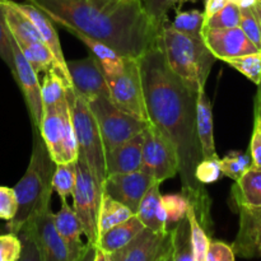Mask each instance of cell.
I'll list each match as a JSON object with an SVG mask.
<instances>
[{
  "label": "cell",
  "instance_id": "obj_1",
  "mask_svg": "<svg viewBox=\"0 0 261 261\" xmlns=\"http://www.w3.org/2000/svg\"><path fill=\"white\" fill-rule=\"evenodd\" d=\"M148 119L173 145L178 154L182 193L190 200L204 228H211V201L195 177L203 160L198 137V92L178 78L166 63L160 45L139 59Z\"/></svg>",
  "mask_w": 261,
  "mask_h": 261
},
{
  "label": "cell",
  "instance_id": "obj_2",
  "mask_svg": "<svg viewBox=\"0 0 261 261\" xmlns=\"http://www.w3.org/2000/svg\"><path fill=\"white\" fill-rule=\"evenodd\" d=\"M63 28L106 43L124 58L140 59L157 45L162 25L147 14L142 0H28Z\"/></svg>",
  "mask_w": 261,
  "mask_h": 261
},
{
  "label": "cell",
  "instance_id": "obj_3",
  "mask_svg": "<svg viewBox=\"0 0 261 261\" xmlns=\"http://www.w3.org/2000/svg\"><path fill=\"white\" fill-rule=\"evenodd\" d=\"M56 163L38 129H33V148L30 165L23 177L14 186L18 199V212L14 219L8 222V232L18 233L28 222L35 218L42 206L51 203L53 176Z\"/></svg>",
  "mask_w": 261,
  "mask_h": 261
},
{
  "label": "cell",
  "instance_id": "obj_4",
  "mask_svg": "<svg viewBox=\"0 0 261 261\" xmlns=\"http://www.w3.org/2000/svg\"><path fill=\"white\" fill-rule=\"evenodd\" d=\"M158 45L165 54L171 70L191 89H205L206 81L217 58L203 38H195L178 32L165 20L161 28Z\"/></svg>",
  "mask_w": 261,
  "mask_h": 261
},
{
  "label": "cell",
  "instance_id": "obj_5",
  "mask_svg": "<svg viewBox=\"0 0 261 261\" xmlns=\"http://www.w3.org/2000/svg\"><path fill=\"white\" fill-rule=\"evenodd\" d=\"M66 97L70 105L79 154L86 160L87 165L103 189V182L107 177L106 150L96 117L89 107L88 101L76 93L74 87H69Z\"/></svg>",
  "mask_w": 261,
  "mask_h": 261
},
{
  "label": "cell",
  "instance_id": "obj_6",
  "mask_svg": "<svg viewBox=\"0 0 261 261\" xmlns=\"http://www.w3.org/2000/svg\"><path fill=\"white\" fill-rule=\"evenodd\" d=\"M103 189L96 176L79 154L76 160V182L73 193V209L83 228L87 244L98 242V217Z\"/></svg>",
  "mask_w": 261,
  "mask_h": 261
},
{
  "label": "cell",
  "instance_id": "obj_7",
  "mask_svg": "<svg viewBox=\"0 0 261 261\" xmlns=\"http://www.w3.org/2000/svg\"><path fill=\"white\" fill-rule=\"evenodd\" d=\"M88 103L98 124L106 153L137 137L149 125V121H143L120 110L107 97H96Z\"/></svg>",
  "mask_w": 261,
  "mask_h": 261
},
{
  "label": "cell",
  "instance_id": "obj_8",
  "mask_svg": "<svg viewBox=\"0 0 261 261\" xmlns=\"http://www.w3.org/2000/svg\"><path fill=\"white\" fill-rule=\"evenodd\" d=\"M106 79L110 88V99L115 106L137 119L149 121L139 59L126 58L124 66L117 73L106 76Z\"/></svg>",
  "mask_w": 261,
  "mask_h": 261
},
{
  "label": "cell",
  "instance_id": "obj_9",
  "mask_svg": "<svg viewBox=\"0 0 261 261\" xmlns=\"http://www.w3.org/2000/svg\"><path fill=\"white\" fill-rule=\"evenodd\" d=\"M180 170L175 145L149 122L144 130L142 170L157 182L175 177Z\"/></svg>",
  "mask_w": 261,
  "mask_h": 261
},
{
  "label": "cell",
  "instance_id": "obj_10",
  "mask_svg": "<svg viewBox=\"0 0 261 261\" xmlns=\"http://www.w3.org/2000/svg\"><path fill=\"white\" fill-rule=\"evenodd\" d=\"M110 255L116 261H171L172 229L154 232L145 228L127 246Z\"/></svg>",
  "mask_w": 261,
  "mask_h": 261
},
{
  "label": "cell",
  "instance_id": "obj_11",
  "mask_svg": "<svg viewBox=\"0 0 261 261\" xmlns=\"http://www.w3.org/2000/svg\"><path fill=\"white\" fill-rule=\"evenodd\" d=\"M13 58H14V69L12 70L23 97L27 105L28 114L32 121L33 129H40L43 116V103L41 96V83L38 74L31 66L27 59L23 56L19 46L12 37Z\"/></svg>",
  "mask_w": 261,
  "mask_h": 261
},
{
  "label": "cell",
  "instance_id": "obj_12",
  "mask_svg": "<svg viewBox=\"0 0 261 261\" xmlns=\"http://www.w3.org/2000/svg\"><path fill=\"white\" fill-rule=\"evenodd\" d=\"M71 83L76 93L87 101L96 97L110 98V88L101 66L92 55L78 60L66 61Z\"/></svg>",
  "mask_w": 261,
  "mask_h": 261
},
{
  "label": "cell",
  "instance_id": "obj_13",
  "mask_svg": "<svg viewBox=\"0 0 261 261\" xmlns=\"http://www.w3.org/2000/svg\"><path fill=\"white\" fill-rule=\"evenodd\" d=\"M203 40L217 60L222 61L261 51L247 38L240 27L227 28V30L204 28Z\"/></svg>",
  "mask_w": 261,
  "mask_h": 261
},
{
  "label": "cell",
  "instance_id": "obj_14",
  "mask_svg": "<svg viewBox=\"0 0 261 261\" xmlns=\"http://www.w3.org/2000/svg\"><path fill=\"white\" fill-rule=\"evenodd\" d=\"M153 182L154 180L143 171L109 175L103 182V193L126 205L137 214L140 201Z\"/></svg>",
  "mask_w": 261,
  "mask_h": 261
},
{
  "label": "cell",
  "instance_id": "obj_15",
  "mask_svg": "<svg viewBox=\"0 0 261 261\" xmlns=\"http://www.w3.org/2000/svg\"><path fill=\"white\" fill-rule=\"evenodd\" d=\"M31 223L35 231L41 261H69V252L65 242L63 241L55 227L51 203L42 206Z\"/></svg>",
  "mask_w": 261,
  "mask_h": 261
},
{
  "label": "cell",
  "instance_id": "obj_16",
  "mask_svg": "<svg viewBox=\"0 0 261 261\" xmlns=\"http://www.w3.org/2000/svg\"><path fill=\"white\" fill-rule=\"evenodd\" d=\"M240 227L232 247L245 259L261 257V208H239Z\"/></svg>",
  "mask_w": 261,
  "mask_h": 261
},
{
  "label": "cell",
  "instance_id": "obj_17",
  "mask_svg": "<svg viewBox=\"0 0 261 261\" xmlns=\"http://www.w3.org/2000/svg\"><path fill=\"white\" fill-rule=\"evenodd\" d=\"M13 4H14V7L17 8L18 10H20L25 17L30 18L31 22L35 24L38 33H40L41 37H42V41L46 43V46L50 48L51 53H53L54 56L56 58V61H58L61 74H63L64 78L68 81V83L73 87L70 74H69L68 70V65H66L65 56H64L63 48H61L60 41H59V36L58 33H56V30L55 27H54L53 20L50 19V17H48L46 13H43L41 9H38L36 5L31 4V3L13 2Z\"/></svg>",
  "mask_w": 261,
  "mask_h": 261
},
{
  "label": "cell",
  "instance_id": "obj_18",
  "mask_svg": "<svg viewBox=\"0 0 261 261\" xmlns=\"http://www.w3.org/2000/svg\"><path fill=\"white\" fill-rule=\"evenodd\" d=\"M55 227L63 241L65 242L69 252V261H79L86 252L88 244L82 242V234H84L82 224L66 199H61V206L56 214H54Z\"/></svg>",
  "mask_w": 261,
  "mask_h": 261
},
{
  "label": "cell",
  "instance_id": "obj_19",
  "mask_svg": "<svg viewBox=\"0 0 261 261\" xmlns=\"http://www.w3.org/2000/svg\"><path fill=\"white\" fill-rule=\"evenodd\" d=\"M144 132L106 153L107 176L132 173L142 170Z\"/></svg>",
  "mask_w": 261,
  "mask_h": 261
},
{
  "label": "cell",
  "instance_id": "obj_20",
  "mask_svg": "<svg viewBox=\"0 0 261 261\" xmlns=\"http://www.w3.org/2000/svg\"><path fill=\"white\" fill-rule=\"evenodd\" d=\"M161 182L152 184L149 190L144 195L137 211V217L142 221L145 228L154 232L168 231L167 218L163 208L162 195H161Z\"/></svg>",
  "mask_w": 261,
  "mask_h": 261
},
{
  "label": "cell",
  "instance_id": "obj_21",
  "mask_svg": "<svg viewBox=\"0 0 261 261\" xmlns=\"http://www.w3.org/2000/svg\"><path fill=\"white\" fill-rule=\"evenodd\" d=\"M144 229V224L142 223V221L135 214L134 217L127 219L126 222H122V223L112 227L106 233L102 234L98 239L96 247L107 255L114 254V252L127 246Z\"/></svg>",
  "mask_w": 261,
  "mask_h": 261
},
{
  "label": "cell",
  "instance_id": "obj_22",
  "mask_svg": "<svg viewBox=\"0 0 261 261\" xmlns=\"http://www.w3.org/2000/svg\"><path fill=\"white\" fill-rule=\"evenodd\" d=\"M196 112H198V122H196V125H198V137L203 158H219L216 150V142H214L212 103L209 97L206 96L205 89H200L198 92Z\"/></svg>",
  "mask_w": 261,
  "mask_h": 261
},
{
  "label": "cell",
  "instance_id": "obj_23",
  "mask_svg": "<svg viewBox=\"0 0 261 261\" xmlns=\"http://www.w3.org/2000/svg\"><path fill=\"white\" fill-rule=\"evenodd\" d=\"M41 137L47 147L51 158L56 165L64 163V145H63V122L59 115L58 107L43 109L42 121L40 126Z\"/></svg>",
  "mask_w": 261,
  "mask_h": 261
},
{
  "label": "cell",
  "instance_id": "obj_24",
  "mask_svg": "<svg viewBox=\"0 0 261 261\" xmlns=\"http://www.w3.org/2000/svg\"><path fill=\"white\" fill-rule=\"evenodd\" d=\"M65 30L88 47L91 55L96 59L97 63L101 66L105 76H110L112 74L117 73L124 66L125 59L126 58L119 55L116 51L112 50L106 43L101 42L98 40H94V38L89 37V36L84 35V33L79 32V31L73 30V28H65Z\"/></svg>",
  "mask_w": 261,
  "mask_h": 261
},
{
  "label": "cell",
  "instance_id": "obj_25",
  "mask_svg": "<svg viewBox=\"0 0 261 261\" xmlns=\"http://www.w3.org/2000/svg\"><path fill=\"white\" fill-rule=\"evenodd\" d=\"M232 198L239 208H261V170L251 167L232 188Z\"/></svg>",
  "mask_w": 261,
  "mask_h": 261
},
{
  "label": "cell",
  "instance_id": "obj_26",
  "mask_svg": "<svg viewBox=\"0 0 261 261\" xmlns=\"http://www.w3.org/2000/svg\"><path fill=\"white\" fill-rule=\"evenodd\" d=\"M5 19H7L8 28L18 45L31 42H43L42 37L38 33L37 28L35 27L30 18L25 17L20 10L14 7L12 0H5Z\"/></svg>",
  "mask_w": 261,
  "mask_h": 261
},
{
  "label": "cell",
  "instance_id": "obj_27",
  "mask_svg": "<svg viewBox=\"0 0 261 261\" xmlns=\"http://www.w3.org/2000/svg\"><path fill=\"white\" fill-rule=\"evenodd\" d=\"M135 213L126 205H124L120 201L115 200L110 195L103 193L101 201V209H99L98 217V234L99 237L103 233H106L109 229L117 224L126 222L132 217H134ZM98 237V239H99Z\"/></svg>",
  "mask_w": 261,
  "mask_h": 261
},
{
  "label": "cell",
  "instance_id": "obj_28",
  "mask_svg": "<svg viewBox=\"0 0 261 261\" xmlns=\"http://www.w3.org/2000/svg\"><path fill=\"white\" fill-rule=\"evenodd\" d=\"M69 87L71 86L58 68H51L50 70L46 71L41 83L43 109L56 107L61 101H64L66 98V91Z\"/></svg>",
  "mask_w": 261,
  "mask_h": 261
},
{
  "label": "cell",
  "instance_id": "obj_29",
  "mask_svg": "<svg viewBox=\"0 0 261 261\" xmlns=\"http://www.w3.org/2000/svg\"><path fill=\"white\" fill-rule=\"evenodd\" d=\"M18 46H19L23 56L27 59V61L31 64V66L35 69V71L37 74L46 73L51 68H58L59 71L61 73L58 61H56V58L51 53L50 48L46 46L45 42L22 43V45Z\"/></svg>",
  "mask_w": 261,
  "mask_h": 261
},
{
  "label": "cell",
  "instance_id": "obj_30",
  "mask_svg": "<svg viewBox=\"0 0 261 261\" xmlns=\"http://www.w3.org/2000/svg\"><path fill=\"white\" fill-rule=\"evenodd\" d=\"M76 182V162L59 163L53 176V190L60 199L71 196Z\"/></svg>",
  "mask_w": 261,
  "mask_h": 261
},
{
  "label": "cell",
  "instance_id": "obj_31",
  "mask_svg": "<svg viewBox=\"0 0 261 261\" xmlns=\"http://www.w3.org/2000/svg\"><path fill=\"white\" fill-rule=\"evenodd\" d=\"M188 218L190 222L194 261H206V252H208L211 240L208 237V231L201 224L200 219H199L198 214H196L195 209L191 204L188 212Z\"/></svg>",
  "mask_w": 261,
  "mask_h": 261
},
{
  "label": "cell",
  "instance_id": "obj_32",
  "mask_svg": "<svg viewBox=\"0 0 261 261\" xmlns=\"http://www.w3.org/2000/svg\"><path fill=\"white\" fill-rule=\"evenodd\" d=\"M205 24V14L200 10L178 12L171 25L184 35L195 38H203V30Z\"/></svg>",
  "mask_w": 261,
  "mask_h": 261
},
{
  "label": "cell",
  "instance_id": "obj_33",
  "mask_svg": "<svg viewBox=\"0 0 261 261\" xmlns=\"http://www.w3.org/2000/svg\"><path fill=\"white\" fill-rule=\"evenodd\" d=\"M219 165H221L222 175L233 181H239L252 167V161L250 153L233 150L229 152L226 157L221 158Z\"/></svg>",
  "mask_w": 261,
  "mask_h": 261
},
{
  "label": "cell",
  "instance_id": "obj_34",
  "mask_svg": "<svg viewBox=\"0 0 261 261\" xmlns=\"http://www.w3.org/2000/svg\"><path fill=\"white\" fill-rule=\"evenodd\" d=\"M162 203L166 212L168 229L173 228L176 224L180 223L188 216L189 208H190V200L184 193L170 194V195L162 196Z\"/></svg>",
  "mask_w": 261,
  "mask_h": 261
},
{
  "label": "cell",
  "instance_id": "obj_35",
  "mask_svg": "<svg viewBox=\"0 0 261 261\" xmlns=\"http://www.w3.org/2000/svg\"><path fill=\"white\" fill-rule=\"evenodd\" d=\"M224 63L244 74L249 81H251L256 86L261 83V51L250 54V55L239 56V58L227 59Z\"/></svg>",
  "mask_w": 261,
  "mask_h": 261
},
{
  "label": "cell",
  "instance_id": "obj_36",
  "mask_svg": "<svg viewBox=\"0 0 261 261\" xmlns=\"http://www.w3.org/2000/svg\"><path fill=\"white\" fill-rule=\"evenodd\" d=\"M241 22V8L234 3H229L223 9L217 12L212 17L206 18L204 28H236Z\"/></svg>",
  "mask_w": 261,
  "mask_h": 261
},
{
  "label": "cell",
  "instance_id": "obj_37",
  "mask_svg": "<svg viewBox=\"0 0 261 261\" xmlns=\"http://www.w3.org/2000/svg\"><path fill=\"white\" fill-rule=\"evenodd\" d=\"M240 28L245 32L250 41L261 50V24L255 7L241 8Z\"/></svg>",
  "mask_w": 261,
  "mask_h": 261
},
{
  "label": "cell",
  "instance_id": "obj_38",
  "mask_svg": "<svg viewBox=\"0 0 261 261\" xmlns=\"http://www.w3.org/2000/svg\"><path fill=\"white\" fill-rule=\"evenodd\" d=\"M5 0H0V59L9 66L10 70L14 69V58H13L12 35L8 28L5 19Z\"/></svg>",
  "mask_w": 261,
  "mask_h": 261
},
{
  "label": "cell",
  "instance_id": "obj_39",
  "mask_svg": "<svg viewBox=\"0 0 261 261\" xmlns=\"http://www.w3.org/2000/svg\"><path fill=\"white\" fill-rule=\"evenodd\" d=\"M17 234L22 240V254L18 261H41L40 250L36 242L32 223L30 222L25 224Z\"/></svg>",
  "mask_w": 261,
  "mask_h": 261
},
{
  "label": "cell",
  "instance_id": "obj_40",
  "mask_svg": "<svg viewBox=\"0 0 261 261\" xmlns=\"http://www.w3.org/2000/svg\"><path fill=\"white\" fill-rule=\"evenodd\" d=\"M22 254V240L17 233L0 234V261H18Z\"/></svg>",
  "mask_w": 261,
  "mask_h": 261
},
{
  "label": "cell",
  "instance_id": "obj_41",
  "mask_svg": "<svg viewBox=\"0 0 261 261\" xmlns=\"http://www.w3.org/2000/svg\"><path fill=\"white\" fill-rule=\"evenodd\" d=\"M221 158H203L198 163L195 170V177L201 185L216 182L222 175L221 165H219Z\"/></svg>",
  "mask_w": 261,
  "mask_h": 261
},
{
  "label": "cell",
  "instance_id": "obj_42",
  "mask_svg": "<svg viewBox=\"0 0 261 261\" xmlns=\"http://www.w3.org/2000/svg\"><path fill=\"white\" fill-rule=\"evenodd\" d=\"M18 212V199L14 188L0 186V219L10 222Z\"/></svg>",
  "mask_w": 261,
  "mask_h": 261
},
{
  "label": "cell",
  "instance_id": "obj_43",
  "mask_svg": "<svg viewBox=\"0 0 261 261\" xmlns=\"http://www.w3.org/2000/svg\"><path fill=\"white\" fill-rule=\"evenodd\" d=\"M142 4L153 22L162 25L167 20V13L175 5V0H142Z\"/></svg>",
  "mask_w": 261,
  "mask_h": 261
},
{
  "label": "cell",
  "instance_id": "obj_44",
  "mask_svg": "<svg viewBox=\"0 0 261 261\" xmlns=\"http://www.w3.org/2000/svg\"><path fill=\"white\" fill-rule=\"evenodd\" d=\"M249 150L252 161V167L261 170V115L256 106L254 107V126H252Z\"/></svg>",
  "mask_w": 261,
  "mask_h": 261
},
{
  "label": "cell",
  "instance_id": "obj_45",
  "mask_svg": "<svg viewBox=\"0 0 261 261\" xmlns=\"http://www.w3.org/2000/svg\"><path fill=\"white\" fill-rule=\"evenodd\" d=\"M206 261H236V254L232 245L211 240L206 252Z\"/></svg>",
  "mask_w": 261,
  "mask_h": 261
},
{
  "label": "cell",
  "instance_id": "obj_46",
  "mask_svg": "<svg viewBox=\"0 0 261 261\" xmlns=\"http://www.w3.org/2000/svg\"><path fill=\"white\" fill-rule=\"evenodd\" d=\"M229 3H231V0H205V9H204L205 19L212 17L213 14H216L221 9H223Z\"/></svg>",
  "mask_w": 261,
  "mask_h": 261
},
{
  "label": "cell",
  "instance_id": "obj_47",
  "mask_svg": "<svg viewBox=\"0 0 261 261\" xmlns=\"http://www.w3.org/2000/svg\"><path fill=\"white\" fill-rule=\"evenodd\" d=\"M96 251H97V247L93 246V245L88 244L86 252H84V255L82 256V259L79 261H94L96 260Z\"/></svg>",
  "mask_w": 261,
  "mask_h": 261
},
{
  "label": "cell",
  "instance_id": "obj_48",
  "mask_svg": "<svg viewBox=\"0 0 261 261\" xmlns=\"http://www.w3.org/2000/svg\"><path fill=\"white\" fill-rule=\"evenodd\" d=\"M231 3H234L240 8H252L256 5L257 0H231Z\"/></svg>",
  "mask_w": 261,
  "mask_h": 261
},
{
  "label": "cell",
  "instance_id": "obj_49",
  "mask_svg": "<svg viewBox=\"0 0 261 261\" xmlns=\"http://www.w3.org/2000/svg\"><path fill=\"white\" fill-rule=\"evenodd\" d=\"M255 106L259 109L260 115H261V83L257 86V93H256V98H255Z\"/></svg>",
  "mask_w": 261,
  "mask_h": 261
},
{
  "label": "cell",
  "instance_id": "obj_50",
  "mask_svg": "<svg viewBox=\"0 0 261 261\" xmlns=\"http://www.w3.org/2000/svg\"><path fill=\"white\" fill-rule=\"evenodd\" d=\"M94 261H109V259H107V254H105L103 251H101L99 249H97L96 260Z\"/></svg>",
  "mask_w": 261,
  "mask_h": 261
},
{
  "label": "cell",
  "instance_id": "obj_51",
  "mask_svg": "<svg viewBox=\"0 0 261 261\" xmlns=\"http://www.w3.org/2000/svg\"><path fill=\"white\" fill-rule=\"evenodd\" d=\"M255 9H256V12H257V15H259V19H260V24H261V10L259 9V8L256 7V5H255Z\"/></svg>",
  "mask_w": 261,
  "mask_h": 261
},
{
  "label": "cell",
  "instance_id": "obj_52",
  "mask_svg": "<svg viewBox=\"0 0 261 261\" xmlns=\"http://www.w3.org/2000/svg\"><path fill=\"white\" fill-rule=\"evenodd\" d=\"M107 259H109V261H116L112 257V255H107Z\"/></svg>",
  "mask_w": 261,
  "mask_h": 261
},
{
  "label": "cell",
  "instance_id": "obj_53",
  "mask_svg": "<svg viewBox=\"0 0 261 261\" xmlns=\"http://www.w3.org/2000/svg\"><path fill=\"white\" fill-rule=\"evenodd\" d=\"M256 7L261 10V2H259V0H257V3H256Z\"/></svg>",
  "mask_w": 261,
  "mask_h": 261
},
{
  "label": "cell",
  "instance_id": "obj_54",
  "mask_svg": "<svg viewBox=\"0 0 261 261\" xmlns=\"http://www.w3.org/2000/svg\"><path fill=\"white\" fill-rule=\"evenodd\" d=\"M184 2H185V0H175V4H176V3H178V4H181V3H184Z\"/></svg>",
  "mask_w": 261,
  "mask_h": 261
},
{
  "label": "cell",
  "instance_id": "obj_55",
  "mask_svg": "<svg viewBox=\"0 0 261 261\" xmlns=\"http://www.w3.org/2000/svg\"><path fill=\"white\" fill-rule=\"evenodd\" d=\"M109 2H125V0H109Z\"/></svg>",
  "mask_w": 261,
  "mask_h": 261
},
{
  "label": "cell",
  "instance_id": "obj_56",
  "mask_svg": "<svg viewBox=\"0 0 261 261\" xmlns=\"http://www.w3.org/2000/svg\"><path fill=\"white\" fill-rule=\"evenodd\" d=\"M259 2H261V0H259Z\"/></svg>",
  "mask_w": 261,
  "mask_h": 261
}]
</instances>
